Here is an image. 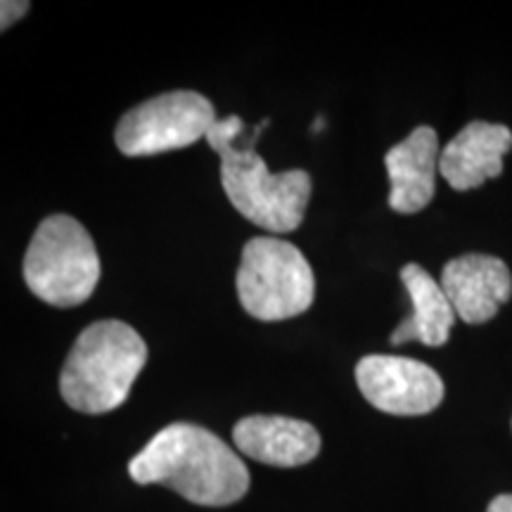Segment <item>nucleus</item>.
<instances>
[{
  "mask_svg": "<svg viewBox=\"0 0 512 512\" xmlns=\"http://www.w3.org/2000/svg\"><path fill=\"white\" fill-rule=\"evenodd\" d=\"M439 283L456 316L467 325L491 320L512 297L510 268L489 254L456 256L444 266Z\"/></svg>",
  "mask_w": 512,
  "mask_h": 512,
  "instance_id": "nucleus-8",
  "label": "nucleus"
},
{
  "mask_svg": "<svg viewBox=\"0 0 512 512\" xmlns=\"http://www.w3.org/2000/svg\"><path fill=\"white\" fill-rule=\"evenodd\" d=\"M29 8L31 5L27 0H3V5H0V29H10L12 24L27 15Z\"/></svg>",
  "mask_w": 512,
  "mask_h": 512,
  "instance_id": "nucleus-13",
  "label": "nucleus"
},
{
  "mask_svg": "<svg viewBox=\"0 0 512 512\" xmlns=\"http://www.w3.org/2000/svg\"><path fill=\"white\" fill-rule=\"evenodd\" d=\"M486 512H512V494H501L489 503Z\"/></svg>",
  "mask_w": 512,
  "mask_h": 512,
  "instance_id": "nucleus-14",
  "label": "nucleus"
},
{
  "mask_svg": "<svg viewBox=\"0 0 512 512\" xmlns=\"http://www.w3.org/2000/svg\"><path fill=\"white\" fill-rule=\"evenodd\" d=\"M100 280V256L88 230L67 214L41 221L24 254V283L41 302L72 309L91 299Z\"/></svg>",
  "mask_w": 512,
  "mask_h": 512,
  "instance_id": "nucleus-4",
  "label": "nucleus"
},
{
  "mask_svg": "<svg viewBox=\"0 0 512 512\" xmlns=\"http://www.w3.org/2000/svg\"><path fill=\"white\" fill-rule=\"evenodd\" d=\"M401 280L413 302V316L394 330L392 344L422 342L425 347H444L458 318L444 287L418 264L403 266Z\"/></svg>",
  "mask_w": 512,
  "mask_h": 512,
  "instance_id": "nucleus-12",
  "label": "nucleus"
},
{
  "mask_svg": "<svg viewBox=\"0 0 512 512\" xmlns=\"http://www.w3.org/2000/svg\"><path fill=\"white\" fill-rule=\"evenodd\" d=\"M147 363V344L124 320H95L76 337L60 375L64 403L86 415L124 406Z\"/></svg>",
  "mask_w": 512,
  "mask_h": 512,
  "instance_id": "nucleus-3",
  "label": "nucleus"
},
{
  "mask_svg": "<svg viewBox=\"0 0 512 512\" xmlns=\"http://www.w3.org/2000/svg\"><path fill=\"white\" fill-rule=\"evenodd\" d=\"M439 138L430 126H418L408 138L384 157L392 192H389V207L396 214H418L432 202L437 190L439 171Z\"/></svg>",
  "mask_w": 512,
  "mask_h": 512,
  "instance_id": "nucleus-11",
  "label": "nucleus"
},
{
  "mask_svg": "<svg viewBox=\"0 0 512 512\" xmlns=\"http://www.w3.org/2000/svg\"><path fill=\"white\" fill-rule=\"evenodd\" d=\"M240 453L256 463L299 467L320 453V434L311 422L285 415H247L233 427Z\"/></svg>",
  "mask_w": 512,
  "mask_h": 512,
  "instance_id": "nucleus-9",
  "label": "nucleus"
},
{
  "mask_svg": "<svg viewBox=\"0 0 512 512\" xmlns=\"http://www.w3.org/2000/svg\"><path fill=\"white\" fill-rule=\"evenodd\" d=\"M216 121L214 105L202 93L171 91L126 112L119 119L114 140L121 155L152 157L195 145L207 138Z\"/></svg>",
  "mask_w": 512,
  "mask_h": 512,
  "instance_id": "nucleus-6",
  "label": "nucleus"
},
{
  "mask_svg": "<svg viewBox=\"0 0 512 512\" xmlns=\"http://www.w3.org/2000/svg\"><path fill=\"white\" fill-rule=\"evenodd\" d=\"M245 131L240 117L219 119L207 133V143L221 157V185L230 204L254 226L268 233L285 235L302 226L309 207L313 181L302 169L271 174L264 159L256 155L254 143L235 147V138Z\"/></svg>",
  "mask_w": 512,
  "mask_h": 512,
  "instance_id": "nucleus-2",
  "label": "nucleus"
},
{
  "mask_svg": "<svg viewBox=\"0 0 512 512\" xmlns=\"http://www.w3.org/2000/svg\"><path fill=\"white\" fill-rule=\"evenodd\" d=\"M512 150V131L503 124L472 121L441 150L439 174L453 190H475L503 174V159Z\"/></svg>",
  "mask_w": 512,
  "mask_h": 512,
  "instance_id": "nucleus-10",
  "label": "nucleus"
},
{
  "mask_svg": "<svg viewBox=\"0 0 512 512\" xmlns=\"http://www.w3.org/2000/svg\"><path fill=\"white\" fill-rule=\"evenodd\" d=\"M136 484H162L185 501L207 508L238 503L249 489V470L214 432L190 422L164 427L128 463Z\"/></svg>",
  "mask_w": 512,
  "mask_h": 512,
  "instance_id": "nucleus-1",
  "label": "nucleus"
},
{
  "mask_svg": "<svg viewBox=\"0 0 512 512\" xmlns=\"http://www.w3.org/2000/svg\"><path fill=\"white\" fill-rule=\"evenodd\" d=\"M238 299L264 323L302 316L316 299V278L302 249L280 238H252L235 275Z\"/></svg>",
  "mask_w": 512,
  "mask_h": 512,
  "instance_id": "nucleus-5",
  "label": "nucleus"
},
{
  "mask_svg": "<svg viewBox=\"0 0 512 512\" xmlns=\"http://www.w3.org/2000/svg\"><path fill=\"white\" fill-rule=\"evenodd\" d=\"M363 399L389 415H427L444 401V380L427 363L406 356H366L356 363Z\"/></svg>",
  "mask_w": 512,
  "mask_h": 512,
  "instance_id": "nucleus-7",
  "label": "nucleus"
}]
</instances>
